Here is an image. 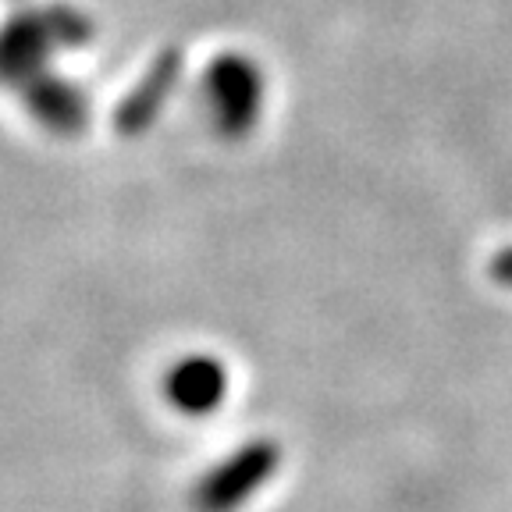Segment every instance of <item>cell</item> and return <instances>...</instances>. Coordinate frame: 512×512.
Listing matches in <instances>:
<instances>
[{
    "label": "cell",
    "instance_id": "6da1fadb",
    "mask_svg": "<svg viewBox=\"0 0 512 512\" xmlns=\"http://www.w3.org/2000/svg\"><path fill=\"white\" fill-rule=\"evenodd\" d=\"M89 40L86 18L75 11H50V15H25L0 32V79L11 86H29L47 75L54 50L82 47Z\"/></svg>",
    "mask_w": 512,
    "mask_h": 512
},
{
    "label": "cell",
    "instance_id": "7a4b0ae2",
    "mask_svg": "<svg viewBox=\"0 0 512 512\" xmlns=\"http://www.w3.org/2000/svg\"><path fill=\"white\" fill-rule=\"evenodd\" d=\"M281 466V448L271 438H253L239 445L232 456H224L210 466L192 491V509L196 512H239L249 498L271 484Z\"/></svg>",
    "mask_w": 512,
    "mask_h": 512
},
{
    "label": "cell",
    "instance_id": "3957f363",
    "mask_svg": "<svg viewBox=\"0 0 512 512\" xmlns=\"http://www.w3.org/2000/svg\"><path fill=\"white\" fill-rule=\"evenodd\" d=\"M264 72L246 54H221L207 72V107L221 136L253 132L264 111Z\"/></svg>",
    "mask_w": 512,
    "mask_h": 512
},
{
    "label": "cell",
    "instance_id": "277c9868",
    "mask_svg": "<svg viewBox=\"0 0 512 512\" xmlns=\"http://www.w3.org/2000/svg\"><path fill=\"white\" fill-rule=\"evenodd\" d=\"M164 399L182 416H210L228 399V367L210 352H189L164 374Z\"/></svg>",
    "mask_w": 512,
    "mask_h": 512
},
{
    "label": "cell",
    "instance_id": "5b68a950",
    "mask_svg": "<svg viewBox=\"0 0 512 512\" xmlns=\"http://www.w3.org/2000/svg\"><path fill=\"white\" fill-rule=\"evenodd\" d=\"M25 104L29 114L40 121L43 128L57 132V136H68V132H79L89 118V100L75 82L61 79V75H40L36 82L25 86Z\"/></svg>",
    "mask_w": 512,
    "mask_h": 512
},
{
    "label": "cell",
    "instance_id": "8992f818",
    "mask_svg": "<svg viewBox=\"0 0 512 512\" xmlns=\"http://www.w3.org/2000/svg\"><path fill=\"white\" fill-rule=\"evenodd\" d=\"M175 75H178V61H160L153 68V75L146 82H139V89L128 96L125 104H121L118 114V125L121 132H143L153 118H157L160 104H164V96L168 89H175Z\"/></svg>",
    "mask_w": 512,
    "mask_h": 512
},
{
    "label": "cell",
    "instance_id": "52a82bcc",
    "mask_svg": "<svg viewBox=\"0 0 512 512\" xmlns=\"http://www.w3.org/2000/svg\"><path fill=\"white\" fill-rule=\"evenodd\" d=\"M491 278L502 288H512V246H502L491 260Z\"/></svg>",
    "mask_w": 512,
    "mask_h": 512
}]
</instances>
